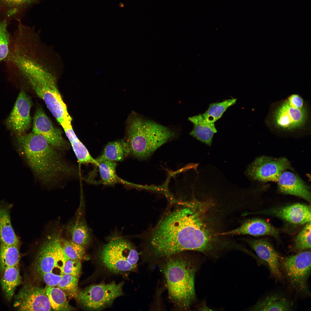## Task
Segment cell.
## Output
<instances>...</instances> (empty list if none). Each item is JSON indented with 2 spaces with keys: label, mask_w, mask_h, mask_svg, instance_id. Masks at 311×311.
<instances>
[{
  "label": "cell",
  "mask_w": 311,
  "mask_h": 311,
  "mask_svg": "<svg viewBox=\"0 0 311 311\" xmlns=\"http://www.w3.org/2000/svg\"><path fill=\"white\" fill-rule=\"evenodd\" d=\"M200 210L193 202H179L145 233L142 254L150 268L163 257L185 251L200 252L212 258L216 256L219 244L212 240Z\"/></svg>",
  "instance_id": "cell-1"
},
{
  "label": "cell",
  "mask_w": 311,
  "mask_h": 311,
  "mask_svg": "<svg viewBox=\"0 0 311 311\" xmlns=\"http://www.w3.org/2000/svg\"><path fill=\"white\" fill-rule=\"evenodd\" d=\"M17 136V144L21 154L44 185H57L75 175L74 168L42 136L32 132Z\"/></svg>",
  "instance_id": "cell-2"
},
{
  "label": "cell",
  "mask_w": 311,
  "mask_h": 311,
  "mask_svg": "<svg viewBox=\"0 0 311 311\" xmlns=\"http://www.w3.org/2000/svg\"><path fill=\"white\" fill-rule=\"evenodd\" d=\"M187 251L163 257L156 264L165 278L168 298L176 310H188L196 300L195 278L199 262Z\"/></svg>",
  "instance_id": "cell-3"
},
{
  "label": "cell",
  "mask_w": 311,
  "mask_h": 311,
  "mask_svg": "<svg viewBox=\"0 0 311 311\" xmlns=\"http://www.w3.org/2000/svg\"><path fill=\"white\" fill-rule=\"evenodd\" d=\"M128 122L127 142L130 154L139 160L148 158L176 136L172 129L135 113L131 115Z\"/></svg>",
  "instance_id": "cell-4"
},
{
  "label": "cell",
  "mask_w": 311,
  "mask_h": 311,
  "mask_svg": "<svg viewBox=\"0 0 311 311\" xmlns=\"http://www.w3.org/2000/svg\"><path fill=\"white\" fill-rule=\"evenodd\" d=\"M139 259L138 252L131 242L117 235L108 239L98 253L101 266L108 271L115 274L136 270Z\"/></svg>",
  "instance_id": "cell-5"
},
{
  "label": "cell",
  "mask_w": 311,
  "mask_h": 311,
  "mask_svg": "<svg viewBox=\"0 0 311 311\" xmlns=\"http://www.w3.org/2000/svg\"><path fill=\"white\" fill-rule=\"evenodd\" d=\"M58 221L48 227L45 231L38 248L33 265L34 271L38 275L52 272L58 268L61 274L67 260L60 242L63 227Z\"/></svg>",
  "instance_id": "cell-6"
},
{
  "label": "cell",
  "mask_w": 311,
  "mask_h": 311,
  "mask_svg": "<svg viewBox=\"0 0 311 311\" xmlns=\"http://www.w3.org/2000/svg\"><path fill=\"white\" fill-rule=\"evenodd\" d=\"M308 111L302 98L292 94L275 108L272 115V124L278 129L293 131L303 127L307 122Z\"/></svg>",
  "instance_id": "cell-7"
},
{
  "label": "cell",
  "mask_w": 311,
  "mask_h": 311,
  "mask_svg": "<svg viewBox=\"0 0 311 311\" xmlns=\"http://www.w3.org/2000/svg\"><path fill=\"white\" fill-rule=\"evenodd\" d=\"M280 262L281 269L292 288L299 294L310 295L308 282L311 273L310 251L280 257Z\"/></svg>",
  "instance_id": "cell-8"
},
{
  "label": "cell",
  "mask_w": 311,
  "mask_h": 311,
  "mask_svg": "<svg viewBox=\"0 0 311 311\" xmlns=\"http://www.w3.org/2000/svg\"><path fill=\"white\" fill-rule=\"evenodd\" d=\"M124 283L112 282L90 285L79 291L76 299L83 308L90 311L101 310L110 306L123 294Z\"/></svg>",
  "instance_id": "cell-9"
},
{
  "label": "cell",
  "mask_w": 311,
  "mask_h": 311,
  "mask_svg": "<svg viewBox=\"0 0 311 311\" xmlns=\"http://www.w3.org/2000/svg\"><path fill=\"white\" fill-rule=\"evenodd\" d=\"M29 82L63 128L71 124L72 118L54 80L48 77H39Z\"/></svg>",
  "instance_id": "cell-10"
},
{
  "label": "cell",
  "mask_w": 311,
  "mask_h": 311,
  "mask_svg": "<svg viewBox=\"0 0 311 311\" xmlns=\"http://www.w3.org/2000/svg\"><path fill=\"white\" fill-rule=\"evenodd\" d=\"M286 158L262 156L256 158L248 166L245 173L251 180L260 183L277 182L282 173L291 169Z\"/></svg>",
  "instance_id": "cell-11"
},
{
  "label": "cell",
  "mask_w": 311,
  "mask_h": 311,
  "mask_svg": "<svg viewBox=\"0 0 311 311\" xmlns=\"http://www.w3.org/2000/svg\"><path fill=\"white\" fill-rule=\"evenodd\" d=\"M14 307L19 311H50L52 309L45 289L24 284L15 297Z\"/></svg>",
  "instance_id": "cell-12"
},
{
  "label": "cell",
  "mask_w": 311,
  "mask_h": 311,
  "mask_svg": "<svg viewBox=\"0 0 311 311\" xmlns=\"http://www.w3.org/2000/svg\"><path fill=\"white\" fill-rule=\"evenodd\" d=\"M31 101L24 91H21L14 107L6 121L7 127L17 136L23 135L29 129L31 119Z\"/></svg>",
  "instance_id": "cell-13"
},
{
  "label": "cell",
  "mask_w": 311,
  "mask_h": 311,
  "mask_svg": "<svg viewBox=\"0 0 311 311\" xmlns=\"http://www.w3.org/2000/svg\"><path fill=\"white\" fill-rule=\"evenodd\" d=\"M253 214L276 217L294 224H304L311 222L310 206L301 203L261 210Z\"/></svg>",
  "instance_id": "cell-14"
},
{
  "label": "cell",
  "mask_w": 311,
  "mask_h": 311,
  "mask_svg": "<svg viewBox=\"0 0 311 311\" xmlns=\"http://www.w3.org/2000/svg\"><path fill=\"white\" fill-rule=\"evenodd\" d=\"M32 132L43 136L57 150H64L68 148L60 130L53 126L41 108L37 109L33 117Z\"/></svg>",
  "instance_id": "cell-15"
},
{
  "label": "cell",
  "mask_w": 311,
  "mask_h": 311,
  "mask_svg": "<svg viewBox=\"0 0 311 311\" xmlns=\"http://www.w3.org/2000/svg\"><path fill=\"white\" fill-rule=\"evenodd\" d=\"M83 204L81 203L75 216L63 227L65 237L86 249L92 242V235L84 215Z\"/></svg>",
  "instance_id": "cell-16"
},
{
  "label": "cell",
  "mask_w": 311,
  "mask_h": 311,
  "mask_svg": "<svg viewBox=\"0 0 311 311\" xmlns=\"http://www.w3.org/2000/svg\"><path fill=\"white\" fill-rule=\"evenodd\" d=\"M277 182L278 189L281 194L298 197L310 203V187L296 174L288 170H285L281 174Z\"/></svg>",
  "instance_id": "cell-17"
},
{
  "label": "cell",
  "mask_w": 311,
  "mask_h": 311,
  "mask_svg": "<svg viewBox=\"0 0 311 311\" xmlns=\"http://www.w3.org/2000/svg\"><path fill=\"white\" fill-rule=\"evenodd\" d=\"M249 243L259 258L267 263L271 274L276 279L281 281L283 276L280 266V257L272 245L263 239L252 240Z\"/></svg>",
  "instance_id": "cell-18"
},
{
  "label": "cell",
  "mask_w": 311,
  "mask_h": 311,
  "mask_svg": "<svg viewBox=\"0 0 311 311\" xmlns=\"http://www.w3.org/2000/svg\"><path fill=\"white\" fill-rule=\"evenodd\" d=\"M217 234L248 235L255 236L268 235L276 238L278 232L276 228L264 220L255 219L245 222L235 229Z\"/></svg>",
  "instance_id": "cell-19"
},
{
  "label": "cell",
  "mask_w": 311,
  "mask_h": 311,
  "mask_svg": "<svg viewBox=\"0 0 311 311\" xmlns=\"http://www.w3.org/2000/svg\"><path fill=\"white\" fill-rule=\"evenodd\" d=\"M12 204L0 202V243L20 246L21 242L13 229L10 218Z\"/></svg>",
  "instance_id": "cell-20"
},
{
  "label": "cell",
  "mask_w": 311,
  "mask_h": 311,
  "mask_svg": "<svg viewBox=\"0 0 311 311\" xmlns=\"http://www.w3.org/2000/svg\"><path fill=\"white\" fill-rule=\"evenodd\" d=\"M193 124V128L190 134L200 141L210 146L213 137L217 132L214 123H209L200 114L188 118Z\"/></svg>",
  "instance_id": "cell-21"
},
{
  "label": "cell",
  "mask_w": 311,
  "mask_h": 311,
  "mask_svg": "<svg viewBox=\"0 0 311 311\" xmlns=\"http://www.w3.org/2000/svg\"><path fill=\"white\" fill-rule=\"evenodd\" d=\"M292 304L284 295L274 293L259 300L249 308L251 311H290Z\"/></svg>",
  "instance_id": "cell-22"
},
{
  "label": "cell",
  "mask_w": 311,
  "mask_h": 311,
  "mask_svg": "<svg viewBox=\"0 0 311 311\" xmlns=\"http://www.w3.org/2000/svg\"><path fill=\"white\" fill-rule=\"evenodd\" d=\"M0 283L5 297L10 301L17 287L22 282L18 266L6 268L0 272Z\"/></svg>",
  "instance_id": "cell-23"
},
{
  "label": "cell",
  "mask_w": 311,
  "mask_h": 311,
  "mask_svg": "<svg viewBox=\"0 0 311 311\" xmlns=\"http://www.w3.org/2000/svg\"><path fill=\"white\" fill-rule=\"evenodd\" d=\"M130 154L129 146L127 142L122 140L115 141L108 143L105 147L102 154L96 160L97 162L105 160L116 162L121 161Z\"/></svg>",
  "instance_id": "cell-24"
},
{
  "label": "cell",
  "mask_w": 311,
  "mask_h": 311,
  "mask_svg": "<svg viewBox=\"0 0 311 311\" xmlns=\"http://www.w3.org/2000/svg\"><path fill=\"white\" fill-rule=\"evenodd\" d=\"M74 152L80 164H92L98 166V163L90 154L88 150L75 135L71 124L63 128Z\"/></svg>",
  "instance_id": "cell-25"
},
{
  "label": "cell",
  "mask_w": 311,
  "mask_h": 311,
  "mask_svg": "<svg viewBox=\"0 0 311 311\" xmlns=\"http://www.w3.org/2000/svg\"><path fill=\"white\" fill-rule=\"evenodd\" d=\"M45 289L52 310L60 311L74 310L68 302L66 295L60 289L47 285Z\"/></svg>",
  "instance_id": "cell-26"
},
{
  "label": "cell",
  "mask_w": 311,
  "mask_h": 311,
  "mask_svg": "<svg viewBox=\"0 0 311 311\" xmlns=\"http://www.w3.org/2000/svg\"><path fill=\"white\" fill-rule=\"evenodd\" d=\"M0 243V271L10 267L18 266L20 258V246Z\"/></svg>",
  "instance_id": "cell-27"
},
{
  "label": "cell",
  "mask_w": 311,
  "mask_h": 311,
  "mask_svg": "<svg viewBox=\"0 0 311 311\" xmlns=\"http://www.w3.org/2000/svg\"><path fill=\"white\" fill-rule=\"evenodd\" d=\"M237 100L236 98H232L211 103L202 115L207 122L215 123L222 117L228 108L236 103Z\"/></svg>",
  "instance_id": "cell-28"
},
{
  "label": "cell",
  "mask_w": 311,
  "mask_h": 311,
  "mask_svg": "<svg viewBox=\"0 0 311 311\" xmlns=\"http://www.w3.org/2000/svg\"><path fill=\"white\" fill-rule=\"evenodd\" d=\"M60 242L67 260L71 259L81 261L84 257L86 249L64 236L63 230L60 238Z\"/></svg>",
  "instance_id": "cell-29"
},
{
  "label": "cell",
  "mask_w": 311,
  "mask_h": 311,
  "mask_svg": "<svg viewBox=\"0 0 311 311\" xmlns=\"http://www.w3.org/2000/svg\"><path fill=\"white\" fill-rule=\"evenodd\" d=\"M38 0H0V14L12 17Z\"/></svg>",
  "instance_id": "cell-30"
},
{
  "label": "cell",
  "mask_w": 311,
  "mask_h": 311,
  "mask_svg": "<svg viewBox=\"0 0 311 311\" xmlns=\"http://www.w3.org/2000/svg\"><path fill=\"white\" fill-rule=\"evenodd\" d=\"M98 163L100 178L104 184L113 185L119 182L120 180L116 172V162L105 160Z\"/></svg>",
  "instance_id": "cell-31"
},
{
  "label": "cell",
  "mask_w": 311,
  "mask_h": 311,
  "mask_svg": "<svg viewBox=\"0 0 311 311\" xmlns=\"http://www.w3.org/2000/svg\"><path fill=\"white\" fill-rule=\"evenodd\" d=\"M79 278L70 275L62 274L57 287L62 289L69 298H76L79 291Z\"/></svg>",
  "instance_id": "cell-32"
},
{
  "label": "cell",
  "mask_w": 311,
  "mask_h": 311,
  "mask_svg": "<svg viewBox=\"0 0 311 311\" xmlns=\"http://www.w3.org/2000/svg\"><path fill=\"white\" fill-rule=\"evenodd\" d=\"M8 25L7 19H0V62L6 59L10 52L11 37Z\"/></svg>",
  "instance_id": "cell-33"
},
{
  "label": "cell",
  "mask_w": 311,
  "mask_h": 311,
  "mask_svg": "<svg viewBox=\"0 0 311 311\" xmlns=\"http://www.w3.org/2000/svg\"><path fill=\"white\" fill-rule=\"evenodd\" d=\"M311 222L306 223L294 240V249L300 251L311 248Z\"/></svg>",
  "instance_id": "cell-34"
},
{
  "label": "cell",
  "mask_w": 311,
  "mask_h": 311,
  "mask_svg": "<svg viewBox=\"0 0 311 311\" xmlns=\"http://www.w3.org/2000/svg\"><path fill=\"white\" fill-rule=\"evenodd\" d=\"M81 270L80 261L68 259L65 262L62 271V274H67L79 278Z\"/></svg>",
  "instance_id": "cell-35"
},
{
  "label": "cell",
  "mask_w": 311,
  "mask_h": 311,
  "mask_svg": "<svg viewBox=\"0 0 311 311\" xmlns=\"http://www.w3.org/2000/svg\"><path fill=\"white\" fill-rule=\"evenodd\" d=\"M39 275L47 285L54 287L57 285L61 279L62 274H57L52 272H49Z\"/></svg>",
  "instance_id": "cell-36"
}]
</instances>
